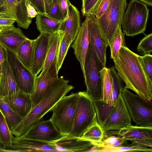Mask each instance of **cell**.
<instances>
[{"label": "cell", "instance_id": "6da1fadb", "mask_svg": "<svg viewBox=\"0 0 152 152\" xmlns=\"http://www.w3.org/2000/svg\"><path fill=\"white\" fill-rule=\"evenodd\" d=\"M113 61L118 75L125 84L124 87L144 99L152 100V85L144 72L140 56L124 45Z\"/></svg>", "mask_w": 152, "mask_h": 152}, {"label": "cell", "instance_id": "7a4b0ae2", "mask_svg": "<svg viewBox=\"0 0 152 152\" xmlns=\"http://www.w3.org/2000/svg\"><path fill=\"white\" fill-rule=\"evenodd\" d=\"M69 81L58 77L51 82L42 100L31 109L28 114L12 132L18 137L23 135L34 123L40 120L61 98L65 96L74 87L69 84Z\"/></svg>", "mask_w": 152, "mask_h": 152}, {"label": "cell", "instance_id": "3957f363", "mask_svg": "<svg viewBox=\"0 0 152 152\" xmlns=\"http://www.w3.org/2000/svg\"><path fill=\"white\" fill-rule=\"evenodd\" d=\"M147 5L138 0H131L124 12L121 25L124 34L133 36L144 34L149 17Z\"/></svg>", "mask_w": 152, "mask_h": 152}, {"label": "cell", "instance_id": "277c9868", "mask_svg": "<svg viewBox=\"0 0 152 152\" xmlns=\"http://www.w3.org/2000/svg\"><path fill=\"white\" fill-rule=\"evenodd\" d=\"M78 95V92L72 93L64 96L51 110L53 115L50 120L63 136L71 132Z\"/></svg>", "mask_w": 152, "mask_h": 152}, {"label": "cell", "instance_id": "5b68a950", "mask_svg": "<svg viewBox=\"0 0 152 152\" xmlns=\"http://www.w3.org/2000/svg\"><path fill=\"white\" fill-rule=\"evenodd\" d=\"M127 5L126 0H110L104 14L99 18L94 17L100 32L108 46L110 45L118 25L121 26Z\"/></svg>", "mask_w": 152, "mask_h": 152}, {"label": "cell", "instance_id": "8992f818", "mask_svg": "<svg viewBox=\"0 0 152 152\" xmlns=\"http://www.w3.org/2000/svg\"><path fill=\"white\" fill-rule=\"evenodd\" d=\"M78 94L72 127L69 135L81 137L97 121L93 101L86 91Z\"/></svg>", "mask_w": 152, "mask_h": 152}, {"label": "cell", "instance_id": "52a82bcc", "mask_svg": "<svg viewBox=\"0 0 152 152\" xmlns=\"http://www.w3.org/2000/svg\"><path fill=\"white\" fill-rule=\"evenodd\" d=\"M121 95L133 121L136 125L152 126V100L144 99L123 88Z\"/></svg>", "mask_w": 152, "mask_h": 152}, {"label": "cell", "instance_id": "ba28073f", "mask_svg": "<svg viewBox=\"0 0 152 152\" xmlns=\"http://www.w3.org/2000/svg\"><path fill=\"white\" fill-rule=\"evenodd\" d=\"M102 68L95 52L88 48L85 61L84 80L86 92L94 102L102 100L100 73Z\"/></svg>", "mask_w": 152, "mask_h": 152}, {"label": "cell", "instance_id": "9c48e42d", "mask_svg": "<svg viewBox=\"0 0 152 152\" xmlns=\"http://www.w3.org/2000/svg\"><path fill=\"white\" fill-rule=\"evenodd\" d=\"M4 47L7 60L20 89L23 92L31 95L34 89L37 76L23 64L14 52Z\"/></svg>", "mask_w": 152, "mask_h": 152}, {"label": "cell", "instance_id": "30bf717a", "mask_svg": "<svg viewBox=\"0 0 152 152\" xmlns=\"http://www.w3.org/2000/svg\"><path fill=\"white\" fill-rule=\"evenodd\" d=\"M131 117L121 95H119L115 105L100 126L104 132L119 130L131 126Z\"/></svg>", "mask_w": 152, "mask_h": 152}, {"label": "cell", "instance_id": "8fae6325", "mask_svg": "<svg viewBox=\"0 0 152 152\" xmlns=\"http://www.w3.org/2000/svg\"><path fill=\"white\" fill-rule=\"evenodd\" d=\"M21 136L48 142L56 141L64 136L50 119L44 121L42 118L32 124Z\"/></svg>", "mask_w": 152, "mask_h": 152}, {"label": "cell", "instance_id": "7c38bea8", "mask_svg": "<svg viewBox=\"0 0 152 152\" xmlns=\"http://www.w3.org/2000/svg\"><path fill=\"white\" fill-rule=\"evenodd\" d=\"M0 151L5 152H59L52 142H48L27 138L21 136L12 137L10 147L0 146Z\"/></svg>", "mask_w": 152, "mask_h": 152}, {"label": "cell", "instance_id": "4fadbf2b", "mask_svg": "<svg viewBox=\"0 0 152 152\" xmlns=\"http://www.w3.org/2000/svg\"><path fill=\"white\" fill-rule=\"evenodd\" d=\"M88 19V48L96 53L103 68L106 67V51L108 46L101 35L94 20V16L91 15L85 16Z\"/></svg>", "mask_w": 152, "mask_h": 152}, {"label": "cell", "instance_id": "5bb4252c", "mask_svg": "<svg viewBox=\"0 0 152 152\" xmlns=\"http://www.w3.org/2000/svg\"><path fill=\"white\" fill-rule=\"evenodd\" d=\"M114 133L132 144L152 147V126H132L122 129Z\"/></svg>", "mask_w": 152, "mask_h": 152}, {"label": "cell", "instance_id": "9a60e30c", "mask_svg": "<svg viewBox=\"0 0 152 152\" xmlns=\"http://www.w3.org/2000/svg\"><path fill=\"white\" fill-rule=\"evenodd\" d=\"M0 13L15 19L17 25L27 29L31 23V19L27 15L25 0H6L0 6Z\"/></svg>", "mask_w": 152, "mask_h": 152}, {"label": "cell", "instance_id": "2e32d148", "mask_svg": "<svg viewBox=\"0 0 152 152\" xmlns=\"http://www.w3.org/2000/svg\"><path fill=\"white\" fill-rule=\"evenodd\" d=\"M80 26V12L77 8L69 1L67 15L61 22L57 32L63 34L71 44L75 39Z\"/></svg>", "mask_w": 152, "mask_h": 152}, {"label": "cell", "instance_id": "e0dca14e", "mask_svg": "<svg viewBox=\"0 0 152 152\" xmlns=\"http://www.w3.org/2000/svg\"><path fill=\"white\" fill-rule=\"evenodd\" d=\"M60 151L91 152L95 145L91 141L82 137L67 135L52 142Z\"/></svg>", "mask_w": 152, "mask_h": 152}, {"label": "cell", "instance_id": "ac0fdd59", "mask_svg": "<svg viewBox=\"0 0 152 152\" xmlns=\"http://www.w3.org/2000/svg\"><path fill=\"white\" fill-rule=\"evenodd\" d=\"M88 26V18L86 17L71 45L75 56L80 63L84 80L86 78L85 61L89 45Z\"/></svg>", "mask_w": 152, "mask_h": 152}, {"label": "cell", "instance_id": "d6986e66", "mask_svg": "<svg viewBox=\"0 0 152 152\" xmlns=\"http://www.w3.org/2000/svg\"><path fill=\"white\" fill-rule=\"evenodd\" d=\"M51 34L41 33L34 39L31 72L36 76L42 70L47 53L50 37Z\"/></svg>", "mask_w": 152, "mask_h": 152}, {"label": "cell", "instance_id": "ffe728a7", "mask_svg": "<svg viewBox=\"0 0 152 152\" xmlns=\"http://www.w3.org/2000/svg\"><path fill=\"white\" fill-rule=\"evenodd\" d=\"M56 59L45 74L39 75L36 77L34 89L31 94L32 108L42 100L52 81L58 77L56 66Z\"/></svg>", "mask_w": 152, "mask_h": 152}, {"label": "cell", "instance_id": "44dd1931", "mask_svg": "<svg viewBox=\"0 0 152 152\" xmlns=\"http://www.w3.org/2000/svg\"><path fill=\"white\" fill-rule=\"evenodd\" d=\"M20 91L7 60L6 51L5 58L2 64L0 76V96L12 95Z\"/></svg>", "mask_w": 152, "mask_h": 152}, {"label": "cell", "instance_id": "7402d4cb", "mask_svg": "<svg viewBox=\"0 0 152 152\" xmlns=\"http://www.w3.org/2000/svg\"><path fill=\"white\" fill-rule=\"evenodd\" d=\"M11 108L23 119L32 108L31 95L21 91L11 96L4 97Z\"/></svg>", "mask_w": 152, "mask_h": 152}, {"label": "cell", "instance_id": "603a6c76", "mask_svg": "<svg viewBox=\"0 0 152 152\" xmlns=\"http://www.w3.org/2000/svg\"><path fill=\"white\" fill-rule=\"evenodd\" d=\"M28 38L20 28L13 25L0 32V44L15 53L21 44Z\"/></svg>", "mask_w": 152, "mask_h": 152}, {"label": "cell", "instance_id": "cb8c5ba5", "mask_svg": "<svg viewBox=\"0 0 152 152\" xmlns=\"http://www.w3.org/2000/svg\"><path fill=\"white\" fill-rule=\"evenodd\" d=\"M37 13L35 23L37 29L40 33H45L52 34L58 31L63 20L53 19L45 14Z\"/></svg>", "mask_w": 152, "mask_h": 152}, {"label": "cell", "instance_id": "d4e9b609", "mask_svg": "<svg viewBox=\"0 0 152 152\" xmlns=\"http://www.w3.org/2000/svg\"><path fill=\"white\" fill-rule=\"evenodd\" d=\"M34 39L28 38L20 45L15 53L23 64L31 71Z\"/></svg>", "mask_w": 152, "mask_h": 152}, {"label": "cell", "instance_id": "484cf974", "mask_svg": "<svg viewBox=\"0 0 152 152\" xmlns=\"http://www.w3.org/2000/svg\"><path fill=\"white\" fill-rule=\"evenodd\" d=\"M59 44V36L58 33L51 34L50 37L45 59L40 75L45 74L49 67L56 59Z\"/></svg>", "mask_w": 152, "mask_h": 152}, {"label": "cell", "instance_id": "4316f807", "mask_svg": "<svg viewBox=\"0 0 152 152\" xmlns=\"http://www.w3.org/2000/svg\"><path fill=\"white\" fill-rule=\"evenodd\" d=\"M112 84L111 92L109 97L108 105L111 107L115 105L123 88V81L118 75L114 66L109 68Z\"/></svg>", "mask_w": 152, "mask_h": 152}, {"label": "cell", "instance_id": "83f0119b", "mask_svg": "<svg viewBox=\"0 0 152 152\" xmlns=\"http://www.w3.org/2000/svg\"><path fill=\"white\" fill-rule=\"evenodd\" d=\"M0 110L4 115L12 132L22 118L9 105L4 97L1 96H0Z\"/></svg>", "mask_w": 152, "mask_h": 152}, {"label": "cell", "instance_id": "f1b7e54d", "mask_svg": "<svg viewBox=\"0 0 152 152\" xmlns=\"http://www.w3.org/2000/svg\"><path fill=\"white\" fill-rule=\"evenodd\" d=\"M152 151V148L145 145L132 144L126 146L122 145L112 147H101L95 146L92 152Z\"/></svg>", "mask_w": 152, "mask_h": 152}, {"label": "cell", "instance_id": "f546056e", "mask_svg": "<svg viewBox=\"0 0 152 152\" xmlns=\"http://www.w3.org/2000/svg\"><path fill=\"white\" fill-rule=\"evenodd\" d=\"M124 35L121 30V26L118 25L109 46L110 48L111 58L113 61L118 56L121 47L125 45V40Z\"/></svg>", "mask_w": 152, "mask_h": 152}, {"label": "cell", "instance_id": "4dcf8cb0", "mask_svg": "<svg viewBox=\"0 0 152 152\" xmlns=\"http://www.w3.org/2000/svg\"><path fill=\"white\" fill-rule=\"evenodd\" d=\"M57 32L59 36V44L56 57V66L58 74L71 44L64 37L63 34Z\"/></svg>", "mask_w": 152, "mask_h": 152}, {"label": "cell", "instance_id": "1f68e13d", "mask_svg": "<svg viewBox=\"0 0 152 152\" xmlns=\"http://www.w3.org/2000/svg\"><path fill=\"white\" fill-rule=\"evenodd\" d=\"M101 88L103 93L102 101L108 104L112 90V84L109 68L106 67L100 71Z\"/></svg>", "mask_w": 152, "mask_h": 152}, {"label": "cell", "instance_id": "d6a6232c", "mask_svg": "<svg viewBox=\"0 0 152 152\" xmlns=\"http://www.w3.org/2000/svg\"><path fill=\"white\" fill-rule=\"evenodd\" d=\"M13 135L4 115L0 110V144L2 145V148L11 146Z\"/></svg>", "mask_w": 152, "mask_h": 152}, {"label": "cell", "instance_id": "836d02e7", "mask_svg": "<svg viewBox=\"0 0 152 152\" xmlns=\"http://www.w3.org/2000/svg\"><path fill=\"white\" fill-rule=\"evenodd\" d=\"M105 133L97 121L81 137L91 141L96 145L102 142L104 137Z\"/></svg>", "mask_w": 152, "mask_h": 152}, {"label": "cell", "instance_id": "e575fe53", "mask_svg": "<svg viewBox=\"0 0 152 152\" xmlns=\"http://www.w3.org/2000/svg\"><path fill=\"white\" fill-rule=\"evenodd\" d=\"M126 142L121 137L111 135L103 140L101 143L95 146L103 148L115 147L122 145Z\"/></svg>", "mask_w": 152, "mask_h": 152}, {"label": "cell", "instance_id": "d590c367", "mask_svg": "<svg viewBox=\"0 0 152 152\" xmlns=\"http://www.w3.org/2000/svg\"><path fill=\"white\" fill-rule=\"evenodd\" d=\"M144 72L150 83L152 85V56L150 54L140 56Z\"/></svg>", "mask_w": 152, "mask_h": 152}, {"label": "cell", "instance_id": "8d00e7d4", "mask_svg": "<svg viewBox=\"0 0 152 152\" xmlns=\"http://www.w3.org/2000/svg\"><path fill=\"white\" fill-rule=\"evenodd\" d=\"M110 1V0H99L88 15L94 16L96 18H100L106 12Z\"/></svg>", "mask_w": 152, "mask_h": 152}, {"label": "cell", "instance_id": "74e56055", "mask_svg": "<svg viewBox=\"0 0 152 152\" xmlns=\"http://www.w3.org/2000/svg\"><path fill=\"white\" fill-rule=\"evenodd\" d=\"M45 15L48 17L58 20H63L65 19L60 10L58 0H52L47 12Z\"/></svg>", "mask_w": 152, "mask_h": 152}, {"label": "cell", "instance_id": "f35d334b", "mask_svg": "<svg viewBox=\"0 0 152 152\" xmlns=\"http://www.w3.org/2000/svg\"><path fill=\"white\" fill-rule=\"evenodd\" d=\"M138 51L145 55L150 54L152 51V33L145 35L140 41L137 47Z\"/></svg>", "mask_w": 152, "mask_h": 152}, {"label": "cell", "instance_id": "ab89813d", "mask_svg": "<svg viewBox=\"0 0 152 152\" xmlns=\"http://www.w3.org/2000/svg\"><path fill=\"white\" fill-rule=\"evenodd\" d=\"M15 20L10 16L0 13V28L3 29L14 25Z\"/></svg>", "mask_w": 152, "mask_h": 152}, {"label": "cell", "instance_id": "60d3db41", "mask_svg": "<svg viewBox=\"0 0 152 152\" xmlns=\"http://www.w3.org/2000/svg\"><path fill=\"white\" fill-rule=\"evenodd\" d=\"M99 0H82L81 9L83 16L88 14Z\"/></svg>", "mask_w": 152, "mask_h": 152}, {"label": "cell", "instance_id": "b9f144b4", "mask_svg": "<svg viewBox=\"0 0 152 152\" xmlns=\"http://www.w3.org/2000/svg\"><path fill=\"white\" fill-rule=\"evenodd\" d=\"M28 0L37 12L43 14H46L44 0Z\"/></svg>", "mask_w": 152, "mask_h": 152}, {"label": "cell", "instance_id": "7bdbcfd3", "mask_svg": "<svg viewBox=\"0 0 152 152\" xmlns=\"http://www.w3.org/2000/svg\"><path fill=\"white\" fill-rule=\"evenodd\" d=\"M25 4L28 17L31 19L36 17L38 13L35 8L31 5L29 1L25 0Z\"/></svg>", "mask_w": 152, "mask_h": 152}, {"label": "cell", "instance_id": "ee69618b", "mask_svg": "<svg viewBox=\"0 0 152 152\" xmlns=\"http://www.w3.org/2000/svg\"><path fill=\"white\" fill-rule=\"evenodd\" d=\"M61 12L65 19L67 15L69 0H58Z\"/></svg>", "mask_w": 152, "mask_h": 152}, {"label": "cell", "instance_id": "f6af8a7d", "mask_svg": "<svg viewBox=\"0 0 152 152\" xmlns=\"http://www.w3.org/2000/svg\"><path fill=\"white\" fill-rule=\"evenodd\" d=\"M6 51L4 47L0 44V76L1 73L2 64L5 59Z\"/></svg>", "mask_w": 152, "mask_h": 152}, {"label": "cell", "instance_id": "bcb514c9", "mask_svg": "<svg viewBox=\"0 0 152 152\" xmlns=\"http://www.w3.org/2000/svg\"><path fill=\"white\" fill-rule=\"evenodd\" d=\"M139 1L144 3L147 6H152V0H139Z\"/></svg>", "mask_w": 152, "mask_h": 152}, {"label": "cell", "instance_id": "7dc6e473", "mask_svg": "<svg viewBox=\"0 0 152 152\" xmlns=\"http://www.w3.org/2000/svg\"><path fill=\"white\" fill-rule=\"evenodd\" d=\"M6 0H0V6L3 4Z\"/></svg>", "mask_w": 152, "mask_h": 152}, {"label": "cell", "instance_id": "c3c4849f", "mask_svg": "<svg viewBox=\"0 0 152 152\" xmlns=\"http://www.w3.org/2000/svg\"><path fill=\"white\" fill-rule=\"evenodd\" d=\"M3 30V29L0 28V32H1Z\"/></svg>", "mask_w": 152, "mask_h": 152}, {"label": "cell", "instance_id": "681fc988", "mask_svg": "<svg viewBox=\"0 0 152 152\" xmlns=\"http://www.w3.org/2000/svg\"><path fill=\"white\" fill-rule=\"evenodd\" d=\"M45 0L46 1V0H44V2H45ZM48 0V1H50L51 2H52V0Z\"/></svg>", "mask_w": 152, "mask_h": 152}]
</instances>
